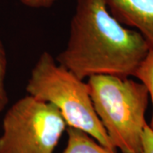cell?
I'll return each instance as SVG.
<instances>
[{
	"mask_svg": "<svg viewBox=\"0 0 153 153\" xmlns=\"http://www.w3.org/2000/svg\"><path fill=\"white\" fill-rule=\"evenodd\" d=\"M150 49L138 31L124 27L104 0H76L66 49L55 60L83 80L95 75L134 76Z\"/></svg>",
	"mask_w": 153,
	"mask_h": 153,
	"instance_id": "1",
	"label": "cell"
},
{
	"mask_svg": "<svg viewBox=\"0 0 153 153\" xmlns=\"http://www.w3.org/2000/svg\"><path fill=\"white\" fill-rule=\"evenodd\" d=\"M94 109L112 146L122 153H142L149 94L142 82L111 75L89 76Z\"/></svg>",
	"mask_w": 153,
	"mask_h": 153,
	"instance_id": "2",
	"label": "cell"
},
{
	"mask_svg": "<svg viewBox=\"0 0 153 153\" xmlns=\"http://www.w3.org/2000/svg\"><path fill=\"white\" fill-rule=\"evenodd\" d=\"M26 89L29 95L55 106L68 127L87 133L103 146L116 151L94 109L87 82L60 65L49 52L39 56Z\"/></svg>",
	"mask_w": 153,
	"mask_h": 153,
	"instance_id": "3",
	"label": "cell"
},
{
	"mask_svg": "<svg viewBox=\"0 0 153 153\" xmlns=\"http://www.w3.org/2000/svg\"><path fill=\"white\" fill-rule=\"evenodd\" d=\"M66 126L55 106L28 94L6 112L0 153H53Z\"/></svg>",
	"mask_w": 153,
	"mask_h": 153,
	"instance_id": "4",
	"label": "cell"
},
{
	"mask_svg": "<svg viewBox=\"0 0 153 153\" xmlns=\"http://www.w3.org/2000/svg\"><path fill=\"white\" fill-rule=\"evenodd\" d=\"M110 14L123 26L136 28L153 48V0H104Z\"/></svg>",
	"mask_w": 153,
	"mask_h": 153,
	"instance_id": "5",
	"label": "cell"
},
{
	"mask_svg": "<svg viewBox=\"0 0 153 153\" xmlns=\"http://www.w3.org/2000/svg\"><path fill=\"white\" fill-rule=\"evenodd\" d=\"M66 133L67 144L62 153H116L80 129L68 127Z\"/></svg>",
	"mask_w": 153,
	"mask_h": 153,
	"instance_id": "6",
	"label": "cell"
},
{
	"mask_svg": "<svg viewBox=\"0 0 153 153\" xmlns=\"http://www.w3.org/2000/svg\"><path fill=\"white\" fill-rule=\"evenodd\" d=\"M134 76L137 77L147 88L149 97L152 99L153 105V48H150L146 58L140 65ZM148 125L153 130V112Z\"/></svg>",
	"mask_w": 153,
	"mask_h": 153,
	"instance_id": "7",
	"label": "cell"
},
{
	"mask_svg": "<svg viewBox=\"0 0 153 153\" xmlns=\"http://www.w3.org/2000/svg\"><path fill=\"white\" fill-rule=\"evenodd\" d=\"M7 70V56L3 43L0 40V111L6 107L9 97L5 88V75Z\"/></svg>",
	"mask_w": 153,
	"mask_h": 153,
	"instance_id": "8",
	"label": "cell"
},
{
	"mask_svg": "<svg viewBox=\"0 0 153 153\" xmlns=\"http://www.w3.org/2000/svg\"><path fill=\"white\" fill-rule=\"evenodd\" d=\"M142 153H153V130L148 123L143 130Z\"/></svg>",
	"mask_w": 153,
	"mask_h": 153,
	"instance_id": "9",
	"label": "cell"
},
{
	"mask_svg": "<svg viewBox=\"0 0 153 153\" xmlns=\"http://www.w3.org/2000/svg\"><path fill=\"white\" fill-rule=\"evenodd\" d=\"M23 5L32 9H48L57 0H20Z\"/></svg>",
	"mask_w": 153,
	"mask_h": 153,
	"instance_id": "10",
	"label": "cell"
}]
</instances>
